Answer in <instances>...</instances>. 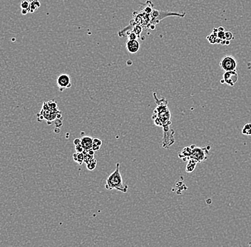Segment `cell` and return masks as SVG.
Wrapping results in <instances>:
<instances>
[{
    "label": "cell",
    "instance_id": "cell-18",
    "mask_svg": "<svg viewBox=\"0 0 251 247\" xmlns=\"http://www.w3.org/2000/svg\"><path fill=\"white\" fill-rule=\"evenodd\" d=\"M75 150H76V151L77 152H83V151H84V148H83L82 146L81 145V143L78 144V145H76V146H75Z\"/></svg>",
    "mask_w": 251,
    "mask_h": 247
},
{
    "label": "cell",
    "instance_id": "cell-4",
    "mask_svg": "<svg viewBox=\"0 0 251 247\" xmlns=\"http://www.w3.org/2000/svg\"><path fill=\"white\" fill-rule=\"evenodd\" d=\"M56 84L60 91H63L64 89L71 88L72 83H71L70 76L66 73H61L56 79Z\"/></svg>",
    "mask_w": 251,
    "mask_h": 247
},
{
    "label": "cell",
    "instance_id": "cell-22",
    "mask_svg": "<svg viewBox=\"0 0 251 247\" xmlns=\"http://www.w3.org/2000/svg\"><path fill=\"white\" fill-rule=\"evenodd\" d=\"M248 246H250V247H251V243H250V244H249V245H248Z\"/></svg>",
    "mask_w": 251,
    "mask_h": 247
},
{
    "label": "cell",
    "instance_id": "cell-5",
    "mask_svg": "<svg viewBox=\"0 0 251 247\" xmlns=\"http://www.w3.org/2000/svg\"><path fill=\"white\" fill-rule=\"evenodd\" d=\"M238 80V73L236 70L225 71L223 78L221 81V83H226L230 86H234Z\"/></svg>",
    "mask_w": 251,
    "mask_h": 247
},
{
    "label": "cell",
    "instance_id": "cell-16",
    "mask_svg": "<svg viewBox=\"0 0 251 247\" xmlns=\"http://www.w3.org/2000/svg\"><path fill=\"white\" fill-rule=\"evenodd\" d=\"M29 7L30 3L28 1H22L21 2L22 9H27L29 12Z\"/></svg>",
    "mask_w": 251,
    "mask_h": 247
},
{
    "label": "cell",
    "instance_id": "cell-20",
    "mask_svg": "<svg viewBox=\"0 0 251 247\" xmlns=\"http://www.w3.org/2000/svg\"><path fill=\"white\" fill-rule=\"evenodd\" d=\"M74 145H78V144H80L81 143V139L80 138H76L75 140H74Z\"/></svg>",
    "mask_w": 251,
    "mask_h": 247
},
{
    "label": "cell",
    "instance_id": "cell-9",
    "mask_svg": "<svg viewBox=\"0 0 251 247\" xmlns=\"http://www.w3.org/2000/svg\"><path fill=\"white\" fill-rule=\"evenodd\" d=\"M192 152V148L191 147H185L182 150L181 153H179L178 157L181 158L183 161H186L190 159V156Z\"/></svg>",
    "mask_w": 251,
    "mask_h": 247
},
{
    "label": "cell",
    "instance_id": "cell-19",
    "mask_svg": "<svg viewBox=\"0 0 251 247\" xmlns=\"http://www.w3.org/2000/svg\"><path fill=\"white\" fill-rule=\"evenodd\" d=\"M129 40H133V39H137L138 38V35L136 34L135 32H132L131 34L129 35Z\"/></svg>",
    "mask_w": 251,
    "mask_h": 247
},
{
    "label": "cell",
    "instance_id": "cell-6",
    "mask_svg": "<svg viewBox=\"0 0 251 247\" xmlns=\"http://www.w3.org/2000/svg\"><path fill=\"white\" fill-rule=\"evenodd\" d=\"M174 132L173 130L169 129L168 131H163V147L165 148H168V147L172 146L175 142V139H174Z\"/></svg>",
    "mask_w": 251,
    "mask_h": 247
},
{
    "label": "cell",
    "instance_id": "cell-17",
    "mask_svg": "<svg viewBox=\"0 0 251 247\" xmlns=\"http://www.w3.org/2000/svg\"><path fill=\"white\" fill-rule=\"evenodd\" d=\"M225 40L229 41V42L230 40H232V39H234L233 35L232 33L230 32H225Z\"/></svg>",
    "mask_w": 251,
    "mask_h": 247
},
{
    "label": "cell",
    "instance_id": "cell-13",
    "mask_svg": "<svg viewBox=\"0 0 251 247\" xmlns=\"http://www.w3.org/2000/svg\"><path fill=\"white\" fill-rule=\"evenodd\" d=\"M40 7V3L38 0H31L29 12H34L35 10H37L38 9V7Z\"/></svg>",
    "mask_w": 251,
    "mask_h": 247
},
{
    "label": "cell",
    "instance_id": "cell-1",
    "mask_svg": "<svg viewBox=\"0 0 251 247\" xmlns=\"http://www.w3.org/2000/svg\"><path fill=\"white\" fill-rule=\"evenodd\" d=\"M105 188L107 190H116L124 193L127 192L129 186L124 185L123 182V178L120 172V163L119 162L116 163V170L106 179Z\"/></svg>",
    "mask_w": 251,
    "mask_h": 247
},
{
    "label": "cell",
    "instance_id": "cell-14",
    "mask_svg": "<svg viewBox=\"0 0 251 247\" xmlns=\"http://www.w3.org/2000/svg\"><path fill=\"white\" fill-rule=\"evenodd\" d=\"M242 133L245 136H251V123H248L243 126L242 129Z\"/></svg>",
    "mask_w": 251,
    "mask_h": 247
},
{
    "label": "cell",
    "instance_id": "cell-3",
    "mask_svg": "<svg viewBox=\"0 0 251 247\" xmlns=\"http://www.w3.org/2000/svg\"><path fill=\"white\" fill-rule=\"evenodd\" d=\"M237 61L232 55H225L221 58L219 66L223 71H228L236 70Z\"/></svg>",
    "mask_w": 251,
    "mask_h": 247
},
{
    "label": "cell",
    "instance_id": "cell-21",
    "mask_svg": "<svg viewBox=\"0 0 251 247\" xmlns=\"http://www.w3.org/2000/svg\"><path fill=\"white\" fill-rule=\"evenodd\" d=\"M28 12H29V11H28L27 9H22V14H27V13Z\"/></svg>",
    "mask_w": 251,
    "mask_h": 247
},
{
    "label": "cell",
    "instance_id": "cell-11",
    "mask_svg": "<svg viewBox=\"0 0 251 247\" xmlns=\"http://www.w3.org/2000/svg\"><path fill=\"white\" fill-rule=\"evenodd\" d=\"M84 152H77L73 155V159L76 162H77L79 165H82L84 162Z\"/></svg>",
    "mask_w": 251,
    "mask_h": 247
},
{
    "label": "cell",
    "instance_id": "cell-15",
    "mask_svg": "<svg viewBox=\"0 0 251 247\" xmlns=\"http://www.w3.org/2000/svg\"><path fill=\"white\" fill-rule=\"evenodd\" d=\"M96 160L94 159L92 160L91 162H89V164L86 165V167H87V169L89 170H93L96 168Z\"/></svg>",
    "mask_w": 251,
    "mask_h": 247
},
{
    "label": "cell",
    "instance_id": "cell-12",
    "mask_svg": "<svg viewBox=\"0 0 251 247\" xmlns=\"http://www.w3.org/2000/svg\"><path fill=\"white\" fill-rule=\"evenodd\" d=\"M102 145V141L99 138H93V144H92V149L94 151H99L101 148Z\"/></svg>",
    "mask_w": 251,
    "mask_h": 247
},
{
    "label": "cell",
    "instance_id": "cell-10",
    "mask_svg": "<svg viewBox=\"0 0 251 247\" xmlns=\"http://www.w3.org/2000/svg\"><path fill=\"white\" fill-rule=\"evenodd\" d=\"M197 163H198V162L193 159H189L188 160V164H187L186 168V172L191 173L192 172H193V170H195V168L196 167Z\"/></svg>",
    "mask_w": 251,
    "mask_h": 247
},
{
    "label": "cell",
    "instance_id": "cell-7",
    "mask_svg": "<svg viewBox=\"0 0 251 247\" xmlns=\"http://www.w3.org/2000/svg\"><path fill=\"white\" fill-rule=\"evenodd\" d=\"M140 49L139 42L137 39L128 40L126 42V49L131 53H136Z\"/></svg>",
    "mask_w": 251,
    "mask_h": 247
},
{
    "label": "cell",
    "instance_id": "cell-2",
    "mask_svg": "<svg viewBox=\"0 0 251 247\" xmlns=\"http://www.w3.org/2000/svg\"><path fill=\"white\" fill-rule=\"evenodd\" d=\"M192 148V152L190 159H193L197 162H202L208 158L209 150L207 147H197L195 145H191L190 146Z\"/></svg>",
    "mask_w": 251,
    "mask_h": 247
},
{
    "label": "cell",
    "instance_id": "cell-8",
    "mask_svg": "<svg viewBox=\"0 0 251 247\" xmlns=\"http://www.w3.org/2000/svg\"><path fill=\"white\" fill-rule=\"evenodd\" d=\"M93 138L89 136H84L81 138V145L82 146L84 150H89L92 149Z\"/></svg>",
    "mask_w": 251,
    "mask_h": 247
}]
</instances>
